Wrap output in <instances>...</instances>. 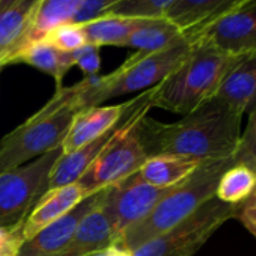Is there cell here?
Returning a JSON list of instances; mask_svg holds the SVG:
<instances>
[{
	"instance_id": "15",
	"label": "cell",
	"mask_w": 256,
	"mask_h": 256,
	"mask_svg": "<svg viewBox=\"0 0 256 256\" xmlns=\"http://www.w3.org/2000/svg\"><path fill=\"white\" fill-rule=\"evenodd\" d=\"M126 106L128 101L116 106H106V107L98 106L78 112L62 144L64 156L80 150L82 146L88 145L89 142H92L94 139L100 138L107 130H110L120 119Z\"/></svg>"
},
{
	"instance_id": "25",
	"label": "cell",
	"mask_w": 256,
	"mask_h": 256,
	"mask_svg": "<svg viewBox=\"0 0 256 256\" xmlns=\"http://www.w3.org/2000/svg\"><path fill=\"white\" fill-rule=\"evenodd\" d=\"M48 44L64 53H74L84 46H88L86 34L82 24H76L71 22L58 24L53 28L44 38Z\"/></svg>"
},
{
	"instance_id": "8",
	"label": "cell",
	"mask_w": 256,
	"mask_h": 256,
	"mask_svg": "<svg viewBox=\"0 0 256 256\" xmlns=\"http://www.w3.org/2000/svg\"><path fill=\"white\" fill-rule=\"evenodd\" d=\"M174 187H154L145 182L138 172L114 186L107 187L104 190L101 210L118 234V240L122 232L144 220Z\"/></svg>"
},
{
	"instance_id": "7",
	"label": "cell",
	"mask_w": 256,
	"mask_h": 256,
	"mask_svg": "<svg viewBox=\"0 0 256 256\" xmlns=\"http://www.w3.org/2000/svg\"><path fill=\"white\" fill-rule=\"evenodd\" d=\"M144 116L126 124L77 181L88 194L101 192L132 176L139 172L148 160L140 144L138 128V124Z\"/></svg>"
},
{
	"instance_id": "10",
	"label": "cell",
	"mask_w": 256,
	"mask_h": 256,
	"mask_svg": "<svg viewBox=\"0 0 256 256\" xmlns=\"http://www.w3.org/2000/svg\"><path fill=\"white\" fill-rule=\"evenodd\" d=\"M186 36L208 42L232 56L256 54V0H247L204 30Z\"/></svg>"
},
{
	"instance_id": "24",
	"label": "cell",
	"mask_w": 256,
	"mask_h": 256,
	"mask_svg": "<svg viewBox=\"0 0 256 256\" xmlns=\"http://www.w3.org/2000/svg\"><path fill=\"white\" fill-rule=\"evenodd\" d=\"M176 0H119L106 16L126 18H164Z\"/></svg>"
},
{
	"instance_id": "22",
	"label": "cell",
	"mask_w": 256,
	"mask_h": 256,
	"mask_svg": "<svg viewBox=\"0 0 256 256\" xmlns=\"http://www.w3.org/2000/svg\"><path fill=\"white\" fill-rule=\"evenodd\" d=\"M256 192V169L236 162L222 176L217 184L216 198L229 205H238Z\"/></svg>"
},
{
	"instance_id": "6",
	"label": "cell",
	"mask_w": 256,
	"mask_h": 256,
	"mask_svg": "<svg viewBox=\"0 0 256 256\" xmlns=\"http://www.w3.org/2000/svg\"><path fill=\"white\" fill-rule=\"evenodd\" d=\"M236 205L217 198L204 204L190 217L140 246L133 256H194L228 220L235 217Z\"/></svg>"
},
{
	"instance_id": "31",
	"label": "cell",
	"mask_w": 256,
	"mask_h": 256,
	"mask_svg": "<svg viewBox=\"0 0 256 256\" xmlns=\"http://www.w3.org/2000/svg\"><path fill=\"white\" fill-rule=\"evenodd\" d=\"M108 256H133V254H132V252L122 250V248H119V247H112Z\"/></svg>"
},
{
	"instance_id": "1",
	"label": "cell",
	"mask_w": 256,
	"mask_h": 256,
	"mask_svg": "<svg viewBox=\"0 0 256 256\" xmlns=\"http://www.w3.org/2000/svg\"><path fill=\"white\" fill-rule=\"evenodd\" d=\"M138 128L148 158L181 156L200 162L224 160L236 156L241 140V116L216 100L174 124H163L146 114Z\"/></svg>"
},
{
	"instance_id": "14",
	"label": "cell",
	"mask_w": 256,
	"mask_h": 256,
	"mask_svg": "<svg viewBox=\"0 0 256 256\" xmlns=\"http://www.w3.org/2000/svg\"><path fill=\"white\" fill-rule=\"evenodd\" d=\"M42 0H20L0 11V68L20 52L34 24Z\"/></svg>"
},
{
	"instance_id": "27",
	"label": "cell",
	"mask_w": 256,
	"mask_h": 256,
	"mask_svg": "<svg viewBox=\"0 0 256 256\" xmlns=\"http://www.w3.org/2000/svg\"><path fill=\"white\" fill-rule=\"evenodd\" d=\"M236 160L256 169V106L248 113V126L241 134Z\"/></svg>"
},
{
	"instance_id": "11",
	"label": "cell",
	"mask_w": 256,
	"mask_h": 256,
	"mask_svg": "<svg viewBox=\"0 0 256 256\" xmlns=\"http://www.w3.org/2000/svg\"><path fill=\"white\" fill-rule=\"evenodd\" d=\"M104 190L89 194L68 214L46 226L30 240H26L17 256H58L70 244L84 217L100 206Z\"/></svg>"
},
{
	"instance_id": "30",
	"label": "cell",
	"mask_w": 256,
	"mask_h": 256,
	"mask_svg": "<svg viewBox=\"0 0 256 256\" xmlns=\"http://www.w3.org/2000/svg\"><path fill=\"white\" fill-rule=\"evenodd\" d=\"M234 218H238L244 224V228L256 236V192L244 202L236 205Z\"/></svg>"
},
{
	"instance_id": "23",
	"label": "cell",
	"mask_w": 256,
	"mask_h": 256,
	"mask_svg": "<svg viewBox=\"0 0 256 256\" xmlns=\"http://www.w3.org/2000/svg\"><path fill=\"white\" fill-rule=\"evenodd\" d=\"M80 2L82 0H42L40 5V10L36 11L30 32L24 41V46H28L29 42H34V41L44 40L46 35L53 28H56L58 24L71 22Z\"/></svg>"
},
{
	"instance_id": "13",
	"label": "cell",
	"mask_w": 256,
	"mask_h": 256,
	"mask_svg": "<svg viewBox=\"0 0 256 256\" xmlns=\"http://www.w3.org/2000/svg\"><path fill=\"white\" fill-rule=\"evenodd\" d=\"M212 100L241 118L252 112L256 106V54L244 56L228 72Z\"/></svg>"
},
{
	"instance_id": "4",
	"label": "cell",
	"mask_w": 256,
	"mask_h": 256,
	"mask_svg": "<svg viewBox=\"0 0 256 256\" xmlns=\"http://www.w3.org/2000/svg\"><path fill=\"white\" fill-rule=\"evenodd\" d=\"M78 83L58 88L54 96L0 140V175L62 146L78 112Z\"/></svg>"
},
{
	"instance_id": "32",
	"label": "cell",
	"mask_w": 256,
	"mask_h": 256,
	"mask_svg": "<svg viewBox=\"0 0 256 256\" xmlns=\"http://www.w3.org/2000/svg\"><path fill=\"white\" fill-rule=\"evenodd\" d=\"M17 2H20V0H0V11L16 5Z\"/></svg>"
},
{
	"instance_id": "2",
	"label": "cell",
	"mask_w": 256,
	"mask_h": 256,
	"mask_svg": "<svg viewBox=\"0 0 256 256\" xmlns=\"http://www.w3.org/2000/svg\"><path fill=\"white\" fill-rule=\"evenodd\" d=\"M242 58L224 53L208 42L193 41L188 58L156 86L152 107L182 116L193 113L216 96L228 72Z\"/></svg>"
},
{
	"instance_id": "19",
	"label": "cell",
	"mask_w": 256,
	"mask_h": 256,
	"mask_svg": "<svg viewBox=\"0 0 256 256\" xmlns=\"http://www.w3.org/2000/svg\"><path fill=\"white\" fill-rule=\"evenodd\" d=\"M204 162L181 156H157L139 169V176L158 188H170L187 180Z\"/></svg>"
},
{
	"instance_id": "18",
	"label": "cell",
	"mask_w": 256,
	"mask_h": 256,
	"mask_svg": "<svg viewBox=\"0 0 256 256\" xmlns=\"http://www.w3.org/2000/svg\"><path fill=\"white\" fill-rule=\"evenodd\" d=\"M12 64H26L47 76H52L56 82V89L62 88V82L66 72L74 66L71 53H64L44 40L34 41L24 46L10 60L8 65Z\"/></svg>"
},
{
	"instance_id": "16",
	"label": "cell",
	"mask_w": 256,
	"mask_h": 256,
	"mask_svg": "<svg viewBox=\"0 0 256 256\" xmlns=\"http://www.w3.org/2000/svg\"><path fill=\"white\" fill-rule=\"evenodd\" d=\"M88 196L89 194L78 182L46 193L23 224L24 241L30 240L46 226L68 214L74 206H77Z\"/></svg>"
},
{
	"instance_id": "26",
	"label": "cell",
	"mask_w": 256,
	"mask_h": 256,
	"mask_svg": "<svg viewBox=\"0 0 256 256\" xmlns=\"http://www.w3.org/2000/svg\"><path fill=\"white\" fill-rule=\"evenodd\" d=\"M118 2L119 0H82L71 18V23L83 26L89 22H94L106 16Z\"/></svg>"
},
{
	"instance_id": "9",
	"label": "cell",
	"mask_w": 256,
	"mask_h": 256,
	"mask_svg": "<svg viewBox=\"0 0 256 256\" xmlns=\"http://www.w3.org/2000/svg\"><path fill=\"white\" fill-rule=\"evenodd\" d=\"M154 95H156V88L148 89V90L142 92L139 96L130 100L124 114L110 128V130H107L104 134L94 139L88 145L82 146L80 150H77L71 154H66V156L62 154V157L59 158V162L56 163V166L53 169L52 178L48 181L47 193L77 182L82 178V175L88 170V168L98 158V156L108 146V144L118 136V133L126 124H130L133 119H136L139 116L148 114V112L152 108Z\"/></svg>"
},
{
	"instance_id": "3",
	"label": "cell",
	"mask_w": 256,
	"mask_h": 256,
	"mask_svg": "<svg viewBox=\"0 0 256 256\" xmlns=\"http://www.w3.org/2000/svg\"><path fill=\"white\" fill-rule=\"evenodd\" d=\"M236 162V156L224 160L204 162L187 180L175 186L144 220L122 232L116 247L134 252L190 217L204 204L216 198L220 176Z\"/></svg>"
},
{
	"instance_id": "17",
	"label": "cell",
	"mask_w": 256,
	"mask_h": 256,
	"mask_svg": "<svg viewBox=\"0 0 256 256\" xmlns=\"http://www.w3.org/2000/svg\"><path fill=\"white\" fill-rule=\"evenodd\" d=\"M116 244L118 234L100 204L84 217L70 244L58 256H89L116 247Z\"/></svg>"
},
{
	"instance_id": "21",
	"label": "cell",
	"mask_w": 256,
	"mask_h": 256,
	"mask_svg": "<svg viewBox=\"0 0 256 256\" xmlns=\"http://www.w3.org/2000/svg\"><path fill=\"white\" fill-rule=\"evenodd\" d=\"M139 18H126L119 16H102L83 24L88 44L101 47H126Z\"/></svg>"
},
{
	"instance_id": "12",
	"label": "cell",
	"mask_w": 256,
	"mask_h": 256,
	"mask_svg": "<svg viewBox=\"0 0 256 256\" xmlns=\"http://www.w3.org/2000/svg\"><path fill=\"white\" fill-rule=\"evenodd\" d=\"M247 0H176L166 18L184 35H194L240 8Z\"/></svg>"
},
{
	"instance_id": "28",
	"label": "cell",
	"mask_w": 256,
	"mask_h": 256,
	"mask_svg": "<svg viewBox=\"0 0 256 256\" xmlns=\"http://www.w3.org/2000/svg\"><path fill=\"white\" fill-rule=\"evenodd\" d=\"M100 50L95 46H84L83 48L71 53L72 60H74V66H78L86 77H92V76H98L100 70H101V56H100Z\"/></svg>"
},
{
	"instance_id": "29",
	"label": "cell",
	"mask_w": 256,
	"mask_h": 256,
	"mask_svg": "<svg viewBox=\"0 0 256 256\" xmlns=\"http://www.w3.org/2000/svg\"><path fill=\"white\" fill-rule=\"evenodd\" d=\"M23 242V224H0V256H17Z\"/></svg>"
},
{
	"instance_id": "5",
	"label": "cell",
	"mask_w": 256,
	"mask_h": 256,
	"mask_svg": "<svg viewBox=\"0 0 256 256\" xmlns=\"http://www.w3.org/2000/svg\"><path fill=\"white\" fill-rule=\"evenodd\" d=\"M62 146L0 175V224H24L48 190L53 169L62 157Z\"/></svg>"
},
{
	"instance_id": "20",
	"label": "cell",
	"mask_w": 256,
	"mask_h": 256,
	"mask_svg": "<svg viewBox=\"0 0 256 256\" xmlns=\"http://www.w3.org/2000/svg\"><path fill=\"white\" fill-rule=\"evenodd\" d=\"M182 38L184 32L166 17L139 18L130 40L126 42V47H132L136 52L150 54L162 52Z\"/></svg>"
}]
</instances>
